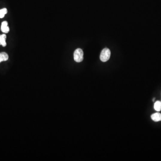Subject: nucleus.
Listing matches in <instances>:
<instances>
[{
	"mask_svg": "<svg viewBox=\"0 0 161 161\" xmlns=\"http://www.w3.org/2000/svg\"><path fill=\"white\" fill-rule=\"evenodd\" d=\"M7 13V10L6 8L0 10V19H2L4 17L5 14Z\"/></svg>",
	"mask_w": 161,
	"mask_h": 161,
	"instance_id": "obj_8",
	"label": "nucleus"
},
{
	"mask_svg": "<svg viewBox=\"0 0 161 161\" xmlns=\"http://www.w3.org/2000/svg\"><path fill=\"white\" fill-rule=\"evenodd\" d=\"M1 31L4 33H7L10 31V28L8 26V22L6 21H4L2 22L1 26Z\"/></svg>",
	"mask_w": 161,
	"mask_h": 161,
	"instance_id": "obj_3",
	"label": "nucleus"
},
{
	"mask_svg": "<svg viewBox=\"0 0 161 161\" xmlns=\"http://www.w3.org/2000/svg\"><path fill=\"white\" fill-rule=\"evenodd\" d=\"M9 56L6 52H2L0 53V63L2 61H5L8 60Z\"/></svg>",
	"mask_w": 161,
	"mask_h": 161,
	"instance_id": "obj_5",
	"label": "nucleus"
},
{
	"mask_svg": "<svg viewBox=\"0 0 161 161\" xmlns=\"http://www.w3.org/2000/svg\"><path fill=\"white\" fill-rule=\"evenodd\" d=\"M74 60L77 62H80L83 60V51L80 48H78L74 52Z\"/></svg>",
	"mask_w": 161,
	"mask_h": 161,
	"instance_id": "obj_2",
	"label": "nucleus"
},
{
	"mask_svg": "<svg viewBox=\"0 0 161 161\" xmlns=\"http://www.w3.org/2000/svg\"><path fill=\"white\" fill-rule=\"evenodd\" d=\"M6 39V36L5 34L0 35V45H2L3 47H5L6 46V42L5 41Z\"/></svg>",
	"mask_w": 161,
	"mask_h": 161,
	"instance_id": "obj_6",
	"label": "nucleus"
},
{
	"mask_svg": "<svg viewBox=\"0 0 161 161\" xmlns=\"http://www.w3.org/2000/svg\"><path fill=\"white\" fill-rule=\"evenodd\" d=\"M154 108L157 112H160L161 111V101H157L155 102L154 104Z\"/></svg>",
	"mask_w": 161,
	"mask_h": 161,
	"instance_id": "obj_7",
	"label": "nucleus"
},
{
	"mask_svg": "<svg viewBox=\"0 0 161 161\" xmlns=\"http://www.w3.org/2000/svg\"><path fill=\"white\" fill-rule=\"evenodd\" d=\"M111 56V51L109 49L105 48L101 51L100 59L103 62H106L109 60Z\"/></svg>",
	"mask_w": 161,
	"mask_h": 161,
	"instance_id": "obj_1",
	"label": "nucleus"
},
{
	"mask_svg": "<svg viewBox=\"0 0 161 161\" xmlns=\"http://www.w3.org/2000/svg\"><path fill=\"white\" fill-rule=\"evenodd\" d=\"M154 100H155V98H154L153 100V101H154Z\"/></svg>",
	"mask_w": 161,
	"mask_h": 161,
	"instance_id": "obj_9",
	"label": "nucleus"
},
{
	"mask_svg": "<svg viewBox=\"0 0 161 161\" xmlns=\"http://www.w3.org/2000/svg\"><path fill=\"white\" fill-rule=\"evenodd\" d=\"M151 118L153 121L155 122L160 121H161V114L159 113H155L151 116Z\"/></svg>",
	"mask_w": 161,
	"mask_h": 161,
	"instance_id": "obj_4",
	"label": "nucleus"
}]
</instances>
